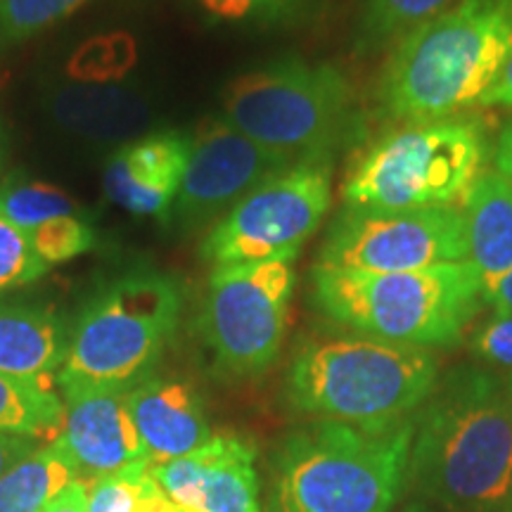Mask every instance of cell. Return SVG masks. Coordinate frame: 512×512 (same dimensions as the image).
<instances>
[{"label": "cell", "instance_id": "cell-1", "mask_svg": "<svg viewBox=\"0 0 512 512\" xmlns=\"http://www.w3.org/2000/svg\"><path fill=\"white\" fill-rule=\"evenodd\" d=\"M406 484L441 512H512V403L482 366L441 377L413 418Z\"/></svg>", "mask_w": 512, "mask_h": 512}, {"label": "cell", "instance_id": "cell-2", "mask_svg": "<svg viewBox=\"0 0 512 512\" xmlns=\"http://www.w3.org/2000/svg\"><path fill=\"white\" fill-rule=\"evenodd\" d=\"M512 57V0H456L403 36L384 62L377 102L401 121L479 105Z\"/></svg>", "mask_w": 512, "mask_h": 512}, {"label": "cell", "instance_id": "cell-3", "mask_svg": "<svg viewBox=\"0 0 512 512\" xmlns=\"http://www.w3.org/2000/svg\"><path fill=\"white\" fill-rule=\"evenodd\" d=\"M411 441L413 418L297 427L275 448L268 512H392L406 486Z\"/></svg>", "mask_w": 512, "mask_h": 512}, {"label": "cell", "instance_id": "cell-4", "mask_svg": "<svg viewBox=\"0 0 512 512\" xmlns=\"http://www.w3.org/2000/svg\"><path fill=\"white\" fill-rule=\"evenodd\" d=\"M313 304L337 325L406 347H451L482 311L484 287L470 261L406 273L313 266Z\"/></svg>", "mask_w": 512, "mask_h": 512}, {"label": "cell", "instance_id": "cell-5", "mask_svg": "<svg viewBox=\"0 0 512 512\" xmlns=\"http://www.w3.org/2000/svg\"><path fill=\"white\" fill-rule=\"evenodd\" d=\"M439 366L427 349L366 335L306 339L287 373V399L318 420L382 427L430 399Z\"/></svg>", "mask_w": 512, "mask_h": 512}, {"label": "cell", "instance_id": "cell-6", "mask_svg": "<svg viewBox=\"0 0 512 512\" xmlns=\"http://www.w3.org/2000/svg\"><path fill=\"white\" fill-rule=\"evenodd\" d=\"M183 285L140 268L110 280L69 325L67 356L55 384L60 396L88 389L128 392L155 373L183 316Z\"/></svg>", "mask_w": 512, "mask_h": 512}, {"label": "cell", "instance_id": "cell-7", "mask_svg": "<svg viewBox=\"0 0 512 512\" xmlns=\"http://www.w3.org/2000/svg\"><path fill=\"white\" fill-rule=\"evenodd\" d=\"M489 140L475 119L408 121L356 159L344 178L347 209L456 207L484 174Z\"/></svg>", "mask_w": 512, "mask_h": 512}, {"label": "cell", "instance_id": "cell-8", "mask_svg": "<svg viewBox=\"0 0 512 512\" xmlns=\"http://www.w3.org/2000/svg\"><path fill=\"white\" fill-rule=\"evenodd\" d=\"M219 117L268 150L332 157L354 124V91L335 64L280 57L230 81Z\"/></svg>", "mask_w": 512, "mask_h": 512}, {"label": "cell", "instance_id": "cell-9", "mask_svg": "<svg viewBox=\"0 0 512 512\" xmlns=\"http://www.w3.org/2000/svg\"><path fill=\"white\" fill-rule=\"evenodd\" d=\"M294 287L297 256L214 266L200 330L223 375L247 380L278 361L290 328Z\"/></svg>", "mask_w": 512, "mask_h": 512}, {"label": "cell", "instance_id": "cell-10", "mask_svg": "<svg viewBox=\"0 0 512 512\" xmlns=\"http://www.w3.org/2000/svg\"><path fill=\"white\" fill-rule=\"evenodd\" d=\"M332 202V157L299 159L268 178L209 228L200 259L211 266L297 256Z\"/></svg>", "mask_w": 512, "mask_h": 512}, {"label": "cell", "instance_id": "cell-11", "mask_svg": "<svg viewBox=\"0 0 512 512\" xmlns=\"http://www.w3.org/2000/svg\"><path fill=\"white\" fill-rule=\"evenodd\" d=\"M460 207L347 209L332 221L318 252V266L361 273H406L467 261Z\"/></svg>", "mask_w": 512, "mask_h": 512}, {"label": "cell", "instance_id": "cell-12", "mask_svg": "<svg viewBox=\"0 0 512 512\" xmlns=\"http://www.w3.org/2000/svg\"><path fill=\"white\" fill-rule=\"evenodd\" d=\"M190 136L188 166L169 223L181 233L219 223L249 192L299 162L254 143L223 117L204 119Z\"/></svg>", "mask_w": 512, "mask_h": 512}, {"label": "cell", "instance_id": "cell-13", "mask_svg": "<svg viewBox=\"0 0 512 512\" xmlns=\"http://www.w3.org/2000/svg\"><path fill=\"white\" fill-rule=\"evenodd\" d=\"M254 460L249 439L214 434L188 456L150 465V475L181 512H261Z\"/></svg>", "mask_w": 512, "mask_h": 512}, {"label": "cell", "instance_id": "cell-14", "mask_svg": "<svg viewBox=\"0 0 512 512\" xmlns=\"http://www.w3.org/2000/svg\"><path fill=\"white\" fill-rule=\"evenodd\" d=\"M64 422L57 434L81 482L150 463L136 430L126 392L88 389L62 396Z\"/></svg>", "mask_w": 512, "mask_h": 512}, {"label": "cell", "instance_id": "cell-15", "mask_svg": "<svg viewBox=\"0 0 512 512\" xmlns=\"http://www.w3.org/2000/svg\"><path fill=\"white\" fill-rule=\"evenodd\" d=\"M190 133L164 128L128 140L112 150L102 171L107 200L128 214L171 223L190 157Z\"/></svg>", "mask_w": 512, "mask_h": 512}, {"label": "cell", "instance_id": "cell-16", "mask_svg": "<svg viewBox=\"0 0 512 512\" xmlns=\"http://www.w3.org/2000/svg\"><path fill=\"white\" fill-rule=\"evenodd\" d=\"M126 399L150 465L188 456L214 437L202 396L188 380L152 373Z\"/></svg>", "mask_w": 512, "mask_h": 512}, {"label": "cell", "instance_id": "cell-17", "mask_svg": "<svg viewBox=\"0 0 512 512\" xmlns=\"http://www.w3.org/2000/svg\"><path fill=\"white\" fill-rule=\"evenodd\" d=\"M67 344L69 325L55 306L0 292V375L50 384Z\"/></svg>", "mask_w": 512, "mask_h": 512}, {"label": "cell", "instance_id": "cell-18", "mask_svg": "<svg viewBox=\"0 0 512 512\" xmlns=\"http://www.w3.org/2000/svg\"><path fill=\"white\" fill-rule=\"evenodd\" d=\"M48 112L64 131L95 143H128L145 136L152 121V105L143 93L112 83L57 88L48 98Z\"/></svg>", "mask_w": 512, "mask_h": 512}, {"label": "cell", "instance_id": "cell-19", "mask_svg": "<svg viewBox=\"0 0 512 512\" xmlns=\"http://www.w3.org/2000/svg\"><path fill=\"white\" fill-rule=\"evenodd\" d=\"M467 249L484 294L512 268V183L498 171L482 174L460 204Z\"/></svg>", "mask_w": 512, "mask_h": 512}, {"label": "cell", "instance_id": "cell-20", "mask_svg": "<svg viewBox=\"0 0 512 512\" xmlns=\"http://www.w3.org/2000/svg\"><path fill=\"white\" fill-rule=\"evenodd\" d=\"M74 479L79 477L60 439L43 441L0 475V512H43Z\"/></svg>", "mask_w": 512, "mask_h": 512}, {"label": "cell", "instance_id": "cell-21", "mask_svg": "<svg viewBox=\"0 0 512 512\" xmlns=\"http://www.w3.org/2000/svg\"><path fill=\"white\" fill-rule=\"evenodd\" d=\"M456 0H366L354 31V53L377 55L394 48L427 19L441 15Z\"/></svg>", "mask_w": 512, "mask_h": 512}, {"label": "cell", "instance_id": "cell-22", "mask_svg": "<svg viewBox=\"0 0 512 512\" xmlns=\"http://www.w3.org/2000/svg\"><path fill=\"white\" fill-rule=\"evenodd\" d=\"M64 401L53 384L0 375V432L43 441L62 430Z\"/></svg>", "mask_w": 512, "mask_h": 512}, {"label": "cell", "instance_id": "cell-23", "mask_svg": "<svg viewBox=\"0 0 512 512\" xmlns=\"http://www.w3.org/2000/svg\"><path fill=\"white\" fill-rule=\"evenodd\" d=\"M83 214L86 211L55 185L22 174L0 178V216L22 230L24 235L43 223Z\"/></svg>", "mask_w": 512, "mask_h": 512}, {"label": "cell", "instance_id": "cell-24", "mask_svg": "<svg viewBox=\"0 0 512 512\" xmlns=\"http://www.w3.org/2000/svg\"><path fill=\"white\" fill-rule=\"evenodd\" d=\"M195 15L211 27L287 29L311 15L313 0H188Z\"/></svg>", "mask_w": 512, "mask_h": 512}, {"label": "cell", "instance_id": "cell-25", "mask_svg": "<svg viewBox=\"0 0 512 512\" xmlns=\"http://www.w3.org/2000/svg\"><path fill=\"white\" fill-rule=\"evenodd\" d=\"M88 484V512H181L140 463Z\"/></svg>", "mask_w": 512, "mask_h": 512}, {"label": "cell", "instance_id": "cell-26", "mask_svg": "<svg viewBox=\"0 0 512 512\" xmlns=\"http://www.w3.org/2000/svg\"><path fill=\"white\" fill-rule=\"evenodd\" d=\"M88 0H0V53L46 34Z\"/></svg>", "mask_w": 512, "mask_h": 512}, {"label": "cell", "instance_id": "cell-27", "mask_svg": "<svg viewBox=\"0 0 512 512\" xmlns=\"http://www.w3.org/2000/svg\"><path fill=\"white\" fill-rule=\"evenodd\" d=\"M27 240L31 249L53 268L67 264L76 256L93 252L98 247V230L88 219V214L67 216V219L43 223V226L31 230L27 233Z\"/></svg>", "mask_w": 512, "mask_h": 512}, {"label": "cell", "instance_id": "cell-28", "mask_svg": "<svg viewBox=\"0 0 512 512\" xmlns=\"http://www.w3.org/2000/svg\"><path fill=\"white\" fill-rule=\"evenodd\" d=\"M48 271L50 266L31 249L27 235L0 216V292L27 287Z\"/></svg>", "mask_w": 512, "mask_h": 512}, {"label": "cell", "instance_id": "cell-29", "mask_svg": "<svg viewBox=\"0 0 512 512\" xmlns=\"http://www.w3.org/2000/svg\"><path fill=\"white\" fill-rule=\"evenodd\" d=\"M472 354L489 368L512 373V313H491L472 335Z\"/></svg>", "mask_w": 512, "mask_h": 512}, {"label": "cell", "instance_id": "cell-30", "mask_svg": "<svg viewBox=\"0 0 512 512\" xmlns=\"http://www.w3.org/2000/svg\"><path fill=\"white\" fill-rule=\"evenodd\" d=\"M41 444H43V441L31 439V437H22V434L0 432V475H3L8 467L15 465L17 460L29 456V453Z\"/></svg>", "mask_w": 512, "mask_h": 512}, {"label": "cell", "instance_id": "cell-31", "mask_svg": "<svg viewBox=\"0 0 512 512\" xmlns=\"http://www.w3.org/2000/svg\"><path fill=\"white\" fill-rule=\"evenodd\" d=\"M43 512H88V484L74 479L46 505Z\"/></svg>", "mask_w": 512, "mask_h": 512}, {"label": "cell", "instance_id": "cell-32", "mask_svg": "<svg viewBox=\"0 0 512 512\" xmlns=\"http://www.w3.org/2000/svg\"><path fill=\"white\" fill-rule=\"evenodd\" d=\"M479 107H505V110L512 107V57L498 74V79L491 83L489 91L484 93V98L479 100Z\"/></svg>", "mask_w": 512, "mask_h": 512}, {"label": "cell", "instance_id": "cell-33", "mask_svg": "<svg viewBox=\"0 0 512 512\" xmlns=\"http://www.w3.org/2000/svg\"><path fill=\"white\" fill-rule=\"evenodd\" d=\"M484 302L496 313H512V268L484 294Z\"/></svg>", "mask_w": 512, "mask_h": 512}, {"label": "cell", "instance_id": "cell-34", "mask_svg": "<svg viewBox=\"0 0 512 512\" xmlns=\"http://www.w3.org/2000/svg\"><path fill=\"white\" fill-rule=\"evenodd\" d=\"M496 171L512 183V121L501 133L496 145Z\"/></svg>", "mask_w": 512, "mask_h": 512}, {"label": "cell", "instance_id": "cell-35", "mask_svg": "<svg viewBox=\"0 0 512 512\" xmlns=\"http://www.w3.org/2000/svg\"><path fill=\"white\" fill-rule=\"evenodd\" d=\"M5 162H8V128H5L3 114H0V178H3Z\"/></svg>", "mask_w": 512, "mask_h": 512}, {"label": "cell", "instance_id": "cell-36", "mask_svg": "<svg viewBox=\"0 0 512 512\" xmlns=\"http://www.w3.org/2000/svg\"><path fill=\"white\" fill-rule=\"evenodd\" d=\"M399 512H441V510H437V508H432V505H430V503L420 501V498H413V501H411V503H406V505H403V508H401Z\"/></svg>", "mask_w": 512, "mask_h": 512}, {"label": "cell", "instance_id": "cell-37", "mask_svg": "<svg viewBox=\"0 0 512 512\" xmlns=\"http://www.w3.org/2000/svg\"><path fill=\"white\" fill-rule=\"evenodd\" d=\"M505 380V389H508V396H510V403H512V373L503 377Z\"/></svg>", "mask_w": 512, "mask_h": 512}]
</instances>
